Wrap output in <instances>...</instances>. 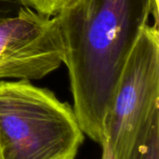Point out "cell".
I'll list each match as a JSON object with an SVG mask.
<instances>
[{
    "instance_id": "cell-1",
    "label": "cell",
    "mask_w": 159,
    "mask_h": 159,
    "mask_svg": "<svg viewBox=\"0 0 159 159\" xmlns=\"http://www.w3.org/2000/svg\"><path fill=\"white\" fill-rule=\"evenodd\" d=\"M150 15V0H75L56 15L73 109L84 135L99 144L122 71Z\"/></svg>"
},
{
    "instance_id": "cell-2",
    "label": "cell",
    "mask_w": 159,
    "mask_h": 159,
    "mask_svg": "<svg viewBox=\"0 0 159 159\" xmlns=\"http://www.w3.org/2000/svg\"><path fill=\"white\" fill-rule=\"evenodd\" d=\"M84 139L73 107L51 90L0 81V159H75Z\"/></svg>"
},
{
    "instance_id": "cell-3",
    "label": "cell",
    "mask_w": 159,
    "mask_h": 159,
    "mask_svg": "<svg viewBox=\"0 0 159 159\" xmlns=\"http://www.w3.org/2000/svg\"><path fill=\"white\" fill-rule=\"evenodd\" d=\"M159 116V30L146 23L122 71L107 115L101 159H133Z\"/></svg>"
},
{
    "instance_id": "cell-8",
    "label": "cell",
    "mask_w": 159,
    "mask_h": 159,
    "mask_svg": "<svg viewBox=\"0 0 159 159\" xmlns=\"http://www.w3.org/2000/svg\"><path fill=\"white\" fill-rule=\"evenodd\" d=\"M151 1V15L154 17V24L159 26V0H150Z\"/></svg>"
},
{
    "instance_id": "cell-7",
    "label": "cell",
    "mask_w": 159,
    "mask_h": 159,
    "mask_svg": "<svg viewBox=\"0 0 159 159\" xmlns=\"http://www.w3.org/2000/svg\"><path fill=\"white\" fill-rule=\"evenodd\" d=\"M24 6L22 0H0V19L17 14Z\"/></svg>"
},
{
    "instance_id": "cell-6",
    "label": "cell",
    "mask_w": 159,
    "mask_h": 159,
    "mask_svg": "<svg viewBox=\"0 0 159 159\" xmlns=\"http://www.w3.org/2000/svg\"><path fill=\"white\" fill-rule=\"evenodd\" d=\"M74 1L75 0H22L26 7L48 16H56Z\"/></svg>"
},
{
    "instance_id": "cell-5",
    "label": "cell",
    "mask_w": 159,
    "mask_h": 159,
    "mask_svg": "<svg viewBox=\"0 0 159 159\" xmlns=\"http://www.w3.org/2000/svg\"><path fill=\"white\" fill-rule=\"evenodd\" d=\"M133 159H159V116L154 119Z\"/></svg>"
},
{
    "instance_id": "cell-4",
    "label": "cell",
    "mask_w": 159,
    "mask_h": 159,
    "mask_svg": "<svg viewBox=\"0 0 159 159\" xmlns=\"http://www.w3.org/2000/svg\"><path fill=\"white\" fill-rule=\"evenodd\" d=\"M65 48L56 16L29 7L0 19V79L38 80L64 61Z\"/></svg>"
}]
</instances>
